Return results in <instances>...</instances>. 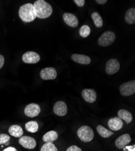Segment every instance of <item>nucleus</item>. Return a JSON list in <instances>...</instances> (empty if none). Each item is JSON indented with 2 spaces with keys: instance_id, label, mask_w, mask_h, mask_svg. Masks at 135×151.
<instances>
[{
  "instance_id": "obj_1",
  "label": "nucleus",
  "mask_w": 135,
  "mask_h": 151,
  "mask_svg": "<svg viewBox=\"0 0 135 151\" xmlns=\"http://www.w3.org/2000/svg\"><path fill=\"white\" fill-rule=\"evenodd\" d=\"M34 9L36 17L40 19H45L50 17L53 12L52 6L44 0H37L34 3Z\"/></svg>"
},
{
  "instance_id": "obj_2",
  "label": "nucleus",
  "mask_w": 135,
  "mask_h": 151,
  "mask_svg": "<svg viewBox=\"0 0 135 151\" xmlns=\"http://www.w3.org/2000/svg\"><path fill=\"white\" fill-rule=\"evenodd\" d=\"M19 16L21 20L26 22H30L36 18L33 4L27 3L21 6L19 9Z\"/></svg>"
},
{
  "instance_id": "obj_3",
  "label": "nucleus",
  "mask_w": 135,
  "mask_h": 151,
  "mask_svg": "<svg viewBox=\"0 0 135 151\" xmlns=\"http://www.w3.org/2000/svg\"><path fill=\"white\" fill-rule=\"evenodd\" d=\"M77 135L79 139L85 143L91 142L94 138V132L89 126H82L77 131Z\"/></svg>"
},
{
  "instance_id": "obj_4",
  "label": "nucleus",
  "mask_w": 135,
  "mask_h": 151,
  "mask_svg": "<svg viewBox=\"0 0 135 151\" xmlns=\"http://www.w3.org/2000/svg\"><path fill=\"white\" fill-rule=\"evenodd\" d=\"M116 38V35L114 32L111 31H107L104 32L98 40V44L103 47L110 45L114 42Z\"/></svg>"
},
{
  "instance_id": "obj_5",
  "label": "nucleus",
  "mask_w": 135,
  "mask_h": 151,
  "mask_svg": "<svg viewBox=\"0 0 135 151\" xmlns=\"http://www.w3.org/2000/svg\"><path fill=\"white\" fill-rule=\"evenodd\" d=\"M120 93L123 96H129L135 92V81H131L122 84L119 88Z\"/></svg>"
},
{
  "instance_id": "obj_6",
  "label": "nucleus",
  "mask_w": 135,
  "mask_h": 151,
  "mask_svg": "<svg viewBox=\"0 0 135 151\" xmlns=\"http://www.w3.org/2000/svg\"><path fill=\"white\" fill-rule=\"evenodd\" d=\"M41 112L40 106L36 104H30L24 109V114L29 117H35L38 116Z\"/></svg>"
},
{
  "instance_id": "obj_7",
  "label": "nucleus",
  "mask_w": 135,
  "mask_h": 151,
  "mask_svg": "<svg viewBox=\"0 0 135 151\" xmlns=\"http://www.w3.org/2000/svg\"><path fill=\"white\" fill-rule=\"evenodd\" d=\"M120 68V64L116 59H111L107 61L105 66V71L107 74L112 75L116 73Z\"/></svg>"
},
{
  "instance_id": "obj_8",
  "label": "nucleus",
  "mask_w": 135,
  "mask_h": 151,
  "mask_svg": "<svg viewBox=\"0 0 135 151\" xmlns=\"http://www.w3.org/2000/svg\"><path fill=\"white\" fill-rule=\"evenodd\" d=\"M40 56L35 52H27L22 55V61L26 64H36L40 60Z\"/></svg>"
},
{
  "instance_id": "obj_9",
  "label": "nucleus",
  "mask_w": 135,
  "mask_h": 151,
  "mask_svg": "<svg viewBox=\"0 0 135 151\" xmlns=\"http://www.w3.org/2000/svg\"><path fill=\"white\" fill-rule=\"evenodd\" d=\"M40 76L43 80H54L57 76V72L53 67L45 68L41 71Z\"/></svg>"
},
{
  "instance_id": "obj_10",
  "label": "nucleus",
  "mask_w": 135,
  "mask_h": 151,
  "mask_svg": "<svg viewBox=\"0 0 135 151\" xmlns=\"http://www.w3.org/2000/svg\"><path fill=\"white\" fill-rule=\"evenodd\" d=\"M19 143L24 148L33 149L36 146V142L33 137L29 136H22L19 139Z\"/></svg>"
},
{
  "instance_id": "obj_11",
  "label": "nucleus",
  "mask_w": 135,
  "mask_h": 151,
  "mask_svg": "<svg viewBox=\"0 0 135 151\" xmlns=\"http://www.w3.org/2000/svg\"><path fill=\"white\" fill-rule=\"evenodd\" d=\"M68 111L67 106L63 101H58L53 106V112L58 116L63 117L67 114Z\"/></svg>"
},
{
  "instance_id": "obj_12",
  "label": "nucleus",
  "mask_w": 135,
  "mask_h": 151,
  "mask_svg": "<svg viewBox=\"0 0 135 151\" xmlns=\"http://www.w3.org/2000/svg\"><path fill=\"white\" fill-rule=\"evenodd\" d=\"M131 141V138L130 135L128 134H124L117 138L115 141V145L118 149H122L127 146Z\"/></svg>"
},
{
  "instance_id": "obj_13",
  "label": "nucleus",
  "mask_w": 135,
  "mask_h": 151,
  "mask_svg": "<svg viewBox=\"0 0 135 151\" xmlns=\"http://www.w3.org/2000/svg\"><path fill=\"white\" fill-rule=\"evenodd\" d=\"M123 122L119 117L111 118L108 121V127L113 131H118L123 127Z\"/></svg>"
},
{
  "instance_id": "obj_14",
  "label": "nucleus",
  "mask_w": 135,
  "mask_h": 151,
  "mask_svg": "<svg viewBox=\"0 0 135 151\" xmlns=\"http://www.w3.org/2000/svg\"><path fill=\"white\" fill-rule=\"evenodd\" d=\"M83 99L88 103L92 104L96 101L97 94L96 91L93 89H84L82 91Z\"/></svg>"
},
{
  "instance_id": "obj_15",
  "label": "nucleus",
  "mask_w": 135,
  "mask_h": 151,
  "mask_svg": "<svg viewBox=\"0 0 135 151\" xmlns=\"http://www.w3.org/2000/svg\"><path fill=\"white\" fill-rule=\"evenodd\" d=\"M63 19L67 25L71 27H77L79 21L77 17L72 14L65 13L63 15Z\"/></svg>"
},
{
  "instance_id": "obj_16",
  "label": "nucleus",
  "mask_w": 135,
  "mask_h": 151,
  "mask_svg": "<svg viewBox=\"0 0 135 151\" xmlns=\"http://www.w3.org/2000/svg\"><path fill=\"white\" fill-rule=\"evenodd\" d=\"M71 59L78 64L82 65H88L90 64L91 59L90 58L84 55L79 54H73L71 55Z\"/></svg>"
},
{
  "instance_id": "obj_17",
  "label": "nucleus",
  "mask_w": 135,
  "mask_h": 151,
  "mask_svg": "<svg viewBox=\"0 0 135 151\" xmlns=\"http://www.w3.org/2000/svg\"><path fill=\"white\" fill-rule=\"evenodd\" d=\"M118 116L119 119L124 120L127 124L131 123L133 120L131 113L124 109H121L119 110L118 112Z\"/></svg>"
},
{
  "instance_id": "obj_18",
  "label": "nucleus",
  "mask_w": 135,
  "mask_h": 151,
  "mask_svg": "<svg viewBox=\"0 0 135 151\" xmlns=\"http://www.w3.org/2000/svg\"><path fill=\"white\" fill-rule=\"evenodd\" d=\"M9 133L15 138H20L23 135V130L19 125H12L9 128Z\"/></svg>"
},
{
  "instance_id": "obj_19",
  "label": "nucleus",
  "mask_w": 135,
  "mask_h": 151,
  "mask_svg": "<svg viewBox=\"0 0 135 151\" xmlns=\"http://www.w3.org/2000/svg\"><path fill=\"white\" fill-rule=\"evenodd\" d=\"M58 138V134L55 131H51L45 133L43 137V140L45 143H52Z\"/></svg>"
},
{
  "instance_id": "obj_20",
  "label": "nucleus",
  "mask_w": 135,
  "mask_h": 151,
  "mask_svg": "<svg viewBox=\"0 0 135 151\" xmlns=\"http://www.w3.org/2000/svg\"><path fill=\"white\" fill-rule=\"evenodd\" d=\"M125 20L129 24H133L135 22V9L134 7L129 9L126 12Z\"/></svg>"
},
{
  "instance_id": "obj_21",
  "label": "nucleus",
  "mask_w": 135,
  "mask_h": 151,
  "mask_svg": "<svg viewBox=\"0 0 135 151\" xmlns=\"http://www.w3.org/2000/svg\"><path fill=\"white\" fill-rule=\"evenodd\" d=\"M96 130L98 134L103 138H108L114 134V132L106 129L105 128L103 127L102 125H98L96 128Z\"/></svg>"
},
{
  "instance_id": "obj_22",
  "label": "nucleus",
  "mask_w": 135,
  "mask_h": 151,
  "mask_svg": "<svg viewBox=\"0 0 135 151\" xmlns=\"http://www.w3.org/2000/svg\"><path fill=\"white\" fill-rule=\"evenodd\" d=\"M26 129L31 133H35L38 131L39 125L37 122L36 121H30L26 123L25 124Z\"/></svg>"
},
{
  "instance_id": "obj_23",
  "label": "nucleus",
  "mask_w": 135,
  "mask_h": 151,
  "mask_svg": "<svg viewBox=\"0 0 135 151\" xmlns=\"http://www.w3.org/2000/svg\"><path fill=\"white\" fill-rule=\"evenodd\" d=\"M92 18L96 27L100 28L103 27V18L101 17V15L97 13V12H93V13L92 14Z\"/></svg>"
},
{
  "instance_id": "obj_24",
  "label": "nucleus",
  "mask_w": 135,
  "mask_h": 151,
  "mask_svg": "<svg viewBox=\"0 0 135 151\" xmlns=\"http://www.w3.org/2000/svg\"><path fill=\"white\" fill-rule=\"evenodd\" d=\"M41 151H58V149L53 143H45L42 146Z\"/></svg>"
},
{
  "instance_id": "obj_25",
  "label": "nucleus",
  "mask_w": 135,
  "mask_h": 151,
  "mask_svg": "<svg viewBox=\"0 0 135 151\" xmlns=\"http://www.w3.org/2000/svg\"><path fill=\"white\" fill-rule=\"evenodd\" d=\"M90 32V28L88 26L84 25V26H82L79 29V35L82 37H87L88 36H89Z\"/></svg>"
},
{
  "instance_id": "obj_26",
  "label": "nucleus",
  "mask_w": 135,
  "mask_h": 151,
  "mask_svg": "<svg viewBox=\"0 0 135 151\" xmlns=\"http://www.w3.org/2000/svg\"><path fill=\"white\" fill-rule=\"evenodd\" d=\"M10 140V137L6 134H0V145H2L3 144L8 145L9 141Z\"/></svg>"
},
{
  "instance_id": "obj_27",
  "label": "nucleus",
  "mask_w": 135,
  "mask_h": 151,
  "mask_svg": "<svg viewBox=\"0 0 135 151\" xmlns=\"http://www.w3.org/2000/svg\"><path fill=\"white\" fill-rule=\"evenodd\" d=\"M66 151H82V149L76 145H72L69 147Z\"/></svg>"
},
{
  "instance_id": "obj_28",
  "label": "nucleus",
  "mask_w": 135,
  "mask_h": 151,
  "mask_svg": "<svg viewBox=\"0 0 135 151\" xmlns=\"http://www.w3.org/2000/svg\"><path fill=\"white\" fill-rule=\"evenodd\" d=\"M74 2L77 4V5L79 7H83L85 4L84 0H74Z\"/></svg>"
},
{
  "instance_id": "obj_29",
  "label": "nucleus",
  "mask_w": 135,
  "mask_h": 151,
  "mask_svg": "<svg viewBox=\"0 0 135 151\" xmlns=\"http://www.w3.org/2000/svg\"><path fill=\"white\" fill-rule=\"evenodd\" d=\"M124 150H127V151H135V145L133 146H126L124 149Z\"/></svg>"
},
{
  "instance_id": "obj_30",
  "label": "nucleus",
  "mask_w": 135,
  "mask_h": 151,
  "mask_svg": "<svg viewBox=\"0 0 135 151\" xmlns=\"http://www.w3.org/2000/svg\"><path fill=\"white\" fill-rule=\"evenodd\" d=\"M4 61H5V60H4V56L1 55H0V69H1L3 67V65L4 64Z\"/></svg>"
},
{
  "instance_id": "obj_31",
  "label": "nucleus",
  "mask_w": 135,
  "mask_h": 151,
  "mask_svg": "<svg viewBox=\"0 0 135 151\" xmlns=\"http://www.w3.org/2000/svg\"><path fill=\"white\" fill-rule=\"evenodd\" d=\"M3 151H17V150L16 148L10 146V147H8L6 148Z\"/></svg>"
},
{
  "instance_id": "obj_32",
  "label": "nucleus",
  "mask_w": 135,
  "mask_h": 151,
  "mask_svg": "<svg viewBox=\"0 0 135 151\" xmlns=\"http://www.w3.org/2000/svg\"><path fill=\"white\" fill-rule=\"evenodd\" d=\"M96 2H97L100 4H105L107 2V0H96Z\"/></svg>"
},
{
  "instance_id": "obj_33",
  "label": "nucleus",
  "mask_w": 135,
  "mask_h": 151,
  "mask_svg": "<svg viewBox=\"0 0 135 151\" xmlns=\"http://www.w3.org/2000/svg\"><path fill=\"white\" fill-rule=\"evenodd\" d=\"M125 151H126V150H125Z\"/></svg>"
}]
</instances>
